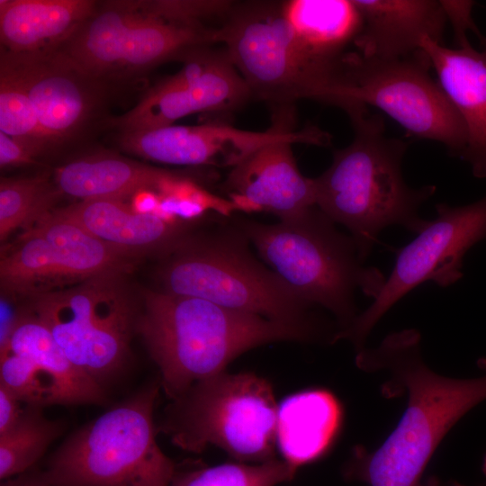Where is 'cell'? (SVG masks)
Segmentation results:
<instances>
[{"instance_id": "1", "label": "cell", "mask_w": 486, "mask_h": 486, "mask_svg": "<svg viewBox=\"0 0 486 486\" xmlns=\"http://www.w3.org/2000/svg\"><path fill=\"white\" fill-rule=\"evenodd\" d=\"M421 337L408 328L392 332L376 347L358 351L357 366L386 373L382 394L407 393L406 409L396 428L373 453L357 452L356 474L370 486H418L444 436L468 411L486 400V357L478 377L456 379L430 369L422 358Z\"/></svg>"}, {"instance_id": "2", "label": "cell", "mask_w": 486, "mask_h": 486, "mask_svg": "<svg viewBox=\"0 0 486 486\" xmlns=\"http://www.w3.org/2000/svg\"><path fill=\"white\" fill-rule=\"evenodd\" d=\"M320 331L317 325L281 322L161 290L144 292L136 324L172 400L195 382L224 372L249 349L275 341L310 340Z\"/></svg>"}, {"instance_id": "3", "label": "cell", "mask_w": 486, "mask_h": 486, "mask_svg": "<svg viewBox=\"0 0 486 486\" xmlns=\"http://www.w3.org/2000/svg\"><path fill=\"white\" fill-rule=\"evenodd\" d=\"M345 112L354 139L335 150L330 166L314 178L316 206L349 230L364 263L383 229L398 225L416 234L422 230L428 220L419 216L418 209L436 186L406 184L401 163L409 143L387 137L379 114L364 106Z\"/></svg>"}, {"instance_id": "4", "label": "cell", "mask_w": 486, "mask_h": 486, "mask_svg": "<svg viewBox=\"0 0 486 486\" xmlns=\"http://www.w3.org/2000/svg\"><path fill=\"white\" fill-rule=\"evenodd\" d=\"M334 224L315 207L272 225L240 221L238 229L302 300L310 306L321 305L336 316L340 331L358 315L355 291L360 289L374 300L386 278L378 268L364 266L352 237Z\"/></svg>"}, {"instance_id": "5", "label": "cell", "mask_w": 486, "mask_h": 486, "mask_svg": "<svg viewBox=\"0 0 486 486\" xmlns=\"http://www.w3.org/2000/svg\"><path fill=\"white\" fill-rule=\"evenodd\" d=\"M158 382L72 433L42 472L51 486H170L175 463L160 449L153 421Z\"/></svg>"}, {"instance_id": "6", "label": "cell", "mask_w": 486, "mask_h": 486, "mask_svg": "<svg viewBox=\"0 0 486 486\" xmlns=\"http://www.w3.org/2000/svg\"><path fill=\"white\" fill-rule=\"evenodd\" d=\"M248 241L239 229L182 238L158 272L161 291L281 322L317 325L306 313L310 305L256 260Z\"/></svg>"}, {"instance_id": "7", "label": "cell", "mask_w": 486, "mask_h": 486, "mask_svg": "<svg viewBox=\"0 0 486 486\" xmlns=\"http://www.w3.org/2000/svg\"><path fill=\"white\" fill-rule=\"evenodd\" d=\"M420 51L405 58L365 57L347 52L321 102L342 110L368 105L387 113L408 135L442 143L461 158L466 146L464 123Z\"/></svg>"}, {"instance_id": "8", "label": "cell", "mask_w": 486, "mask_h": 486, "mask_svg": "<svg viewBox=\"0 0 486 486\" xmlns=\"http://www.w3.org/2000/svg\"><path fill=\"white\" fill-rule=\"evenodd\" d=\"M277 407L266 379L222 372L173 400L162 430L186 451L213 445L239 460L264 463L274 456Z\"/></svg>"}, {"instance_id": "9", "label": "cell", "mask_w": 486, "mask_h": 486, "mask_svg": "<svg viewBox=\"0 0 486 486\" xmlns=\"http://www.w3.org/2000/svg\"><path fill=\"white\" fill-rule=\"evenodd\" d=\"M215 43L218 28L169 21L148 1H104L58 50L108 86Z\"/></svg>"}, {"instance_id": "10", "label": "cell", "mask_w": 486, "mask_h": 486, "mask_svg": "<svg viewBox=\"0 0 486 486\" xmlns=\"http://www.w3.org/2000/svg\"><path fill=\"white\" fill-rule=\"evenodd\" d=\"M218 31L219 43L252 97L274 109L292 106L299 99L319 101L342 64L314 57L295 35L282 4H235Z\"/></svg>"}, {"instance_id": "11", "label": "cell", "mask_w": 486, "mask_h": 486, "mask_svg": "<svg viewBox=\"0 0 486 486\" xmlns=\"http://www.w3.org/2000/svg\"><path fill=\"white\" fill-rule=\"evenodd\" d=\"M120 275L38 295L28 306L68 359L103 386L125 365L139 315Z\"/></svg>"}, {"instance_id": "12", "label": "cell", "mask_w": 486, "mask_h": 486, "mask_svg": "<svg viewBox=\"0 0 486 486\" xmlns=\"http://www.w3.org/2000/svg\"><path fill=\"white\" fill-rule=\"evenodd\" d=\"M130 267L128 257L53 210L2 249L0 284L4 295L30 300Z\"/></svg>"}, {"instance_id": "13", "label": "cell", "mask_w": 486, "mask_h": 486, "mask_svg": "<svg viewBox=\"0 0 486 486\" xmlns=\"http://www.w3.org/2000/svg\"><path fill=\"white\" fill-rule=\"evenodd\" d=\"M436 217L398 252L394 267L374 302L333 342L349 340L358 352L381 318L405 294L427 281L442 287L463 276V258L476 243L486 239V196L464 206L438 203Z\"/></svg>"}, {"instance_id": "14", "label": "cell", "mask_w": 486, "mask_h": 486, "mask_svg": "<svg viewBox=\"0 0 486 486\" xmlns=\"http://www.w3.org/2000/svg\"><path fill=\"white\" fill-rule=\"evenodd\" d=\"M1 55L18 71L50 150L75 140L97 116L108 86L58 50L35 54L1 50Z\"/></svg>"}, {"instance_id": "15", "label": "cell", "mask_w": 486, "mask_h": 486, "mask_svg": "<svg viewBox=\"0 0 486 486\" xmlns=\"http://www.w3.org/2000/svg\"><path fill=\"white\" fill-rule=\"evenodd\" d=\"M293 112V107L276 109L272 126L265 131L222 123L169 125L122 132L120 144L125 151L154 162L232 168L260 148L295 131Z\"/></svg>"}, {"instance_id": "16", "label": "cell", "mask_w": 486, "mask_h": 486, "mask_svg": "<svg viewBox=\"0 0 486 486\" xmlns=\"http://www.w3.org/2000/svg\"><path fill=\"white\" fill-rule=\"evenodd\" d=\"M328 132L310 125L260 148L233 166L224 184L237 208L266 211L281 220L300 217L316 206L314 178L298 169L292 146L328 147Z\"/></svg>"}, {"instance_id": "17", "label": "cell", "mask_w": 486, "mask_h": 486, "mask_svg": "<svg viewBox=\"0 0 486 486\" xmlns=\"http://www.w3.org/2000/svg\"><path fill=\"white\" fill-rule=\"evenodd\" d=\"M456 48H447L426 37L420 43L434 68L438 84L460 114L466 130V146L461 157L474 176L486 177V45L473 49L466 31H475L471 10L460 7L448 17Z\"/></svg>"}, {"instance_id": "18", "label": "cell", "mask_w": 486, "mask_h": 486, "mask_svg": "<svg viewBox=\"0 0 486 486\" xmlns=\"http://www.w3.org/2000/svg\"><path fill=\"white\" fill-rule=\"evenodd\" d=\"M252 98L247 83L222 50L199 79L171 89L154 86L111 124L122 132L161 128L195 112H231Z\"/></svg>"}, {"instance_id": "19", "label": "cell", "mask_w": 486, "mask_h": 486, "mask_svg": "<svg viewBox=\"0 0 486 486\" xmlns=\"http://www.w3.org/2000/svg\"><path fill=\"white\" fill-rule=\"evenodd\" d=\"M4 350L28 360L43 406L104 402V386L68 359L48 328L28 308L0 352Z\"/></svg>"}, {"instance_id": "20", "label": "cell", "mask_w": 486, "mask_h": 486, "mask_svg": "<svg viewBox=\"0 0 486 486\" xmlns=\"http://www.w3.org/2000/svg\"><path fill=\"white\" fill-rule=\"evenodd\" d=\"M363 18L362 31L355 41L365 57L400 58L422 49L426 37L442 43L448 21L441 1L354 0Z\"/></svg>"}, {"instance_id": "21", "label": "cell", "mask_w": 486, "mask_h": 486, "mask_svg": "<svg viewBox=\"0 0 486 486\" xmlns=\"http://www.w3.org/2000/svg\"><path fill=\"white\" fill-rule=\"evenodd\" d=\"M54 212L126 257L168 251L184 238L176 219L136 211L119 199L78 201Z\"/></svg>"}, {"instance_id": "22", "label": "cell", "mask_w": 486, "mask_h": 486, "mask_svg": "<svg viewBox=\"0 0 486 486\" xmlns=\"http://www.w3.org/2000/svg\"><path fill=\"white\" fill-rule=\"evenodd\" d=\"M92 0H0L1 50L14 54L53 51L87 20Z\"/></svg>"}, {"instance_id": "23", "label": "cell", "mask_w": 486, "mask_h": 486, "mask_svg": "<svg viewBox=\"0 0 486 486\" xmlns=\"http://www.w3.org/2000/svg\"><path fill=\"white\" fill-rule=\"evenodd\" d=\"M179 175L112 154H96L70 161L55 170L62 195L79 201L119 199L141 191L159 194Z\"/></svg>"}, {"instance_id": "24", "label": "cell", "mask_w": 486, "mask_h": 486, "mask_svg": "<svg viewBox=\"0 0 486 486\" xmlns=\"http://www.w3.org/2000/svg\"><path fill=\"white\" fill-rule=\"evenodd\" d=\"M342 408L328 390L293 393L278 404L276 445L284 461L297 469L324 454L339 430Z\"/></svg>"}, {"instance_id": "25", "label": "cell", "mask_w": 486, "mask_h": 486, "mask_svg": "<svg viewBox=\"0 0 486 486\" xmlns=\"http://www.w3.org/2000/svg\"><path fill=\"white\" fill-rule=\"evenodd\" d=\"M284 14L300 42L317 58L339 64L363 27L354 0H291Z\"/></svg>"}, {"instance_id": "26", "label": "cell", "mask_w": 486, "mask_h": 486, "mask_svg": "<svg viewBox=\"0 0 486 486\" xmlns=\"http://www.w3.org/2000/svg\"><path fill=\"white\" fill-rule=\"evenodd\" d=\"M41 409L26 404L13 428L0 435L1 481L26 472L63 433L66 423L48 418Z\"/></svg>"}, {"instance_id": "27", "label": "cell", "mask_w": 486, "mask_h": 486, "mask_svg": "<svg viewBox=\"0 0 486 486\" xmlns=\"http://www.w3.org/2000/svg\"><path fill=\"white\" fill-rule=\"evenodd\" d=\"M62 194L47 174L0 181V240L17 230L32 228Z\"/></svg>"}, {"instance_id": "28", "label": "cell", "mask_w": 486, "mask_h": 486, "mask_svg": "<svg viewBox=\"0 0 486 486\" xmlns=\"http://www.w3.org/2000/svg\"><path fill=\"white\" fill-rule=\"evenodd\" d=\"M0 131L23 141L40 155L50 150L35 108L13 64L0 55Z\"/></svg>"}, {"instance_id": "29", "label": "cell", "mask_w": 486, "mask_h": 486, "mask_svg": "<svg viewBox=\"0 0 486 486\" xmlns=\"http://www.w3.org/2000/svg\"><path fill=\"white\" fill-rule=\"evenodd\" d=\"M285 461L257 464H223L175 475L170 486H275L295 473Z\"/></svg>"}, {"instance_id": "30", "label": "cell", "mask_w": 486, "mask_h": 486, "mask_svg": "<svg viewBox=\"0 0 486 486\" xmlns=\"http://www.w3.org/2000/svg\"><path fill=\"white\" fill-rule=\"evenodd\" d=\"M150 7L162 17L181 24L210 27L205 22L212 18H226L234 2L222 0L148 1Z\"/></svg>"}, {"instance_id": "31", "label": "cell", "mask_w": 486, "mask_h": 486, "mask_svg": "<svg viewBox=\"0 0 486 486\" xmlns=\"http://www.w3.org/2000/svg\"><path fill=\"white\" fill-rule=\"evenodd\" d=\"M40 156L32 146L0 131L1 169L34 165Z\"/></svg>"}, {"instance_id": "32", "label": "cell", "mask_w": 486, "mask_h": 486, "mask_svg": "<svg viewBox=\"0 0 486 486\" xmlns=\"http://www.w3.org/2000/svg\"><path fill=\"white\" fill-rule=\"evenodd\" d=\"M22 401L0 384V435L7 432L17 422L23 409Z\"/></svg>"}, {"instance_id": "33", "label": "cell", "mask_w": 486, "mask_h": 486, "mask_svg": "<svg viewBox=\"0 0 486 486\" xmlns=\"http://www.w3.org/2000/svg\"><path fill=\"white\" fill-rule=\"evenodd\" d=\"M4 295V294H2ZM14 299L4 295L0 302V349L7 343L22 310L12 305Z\"/></svg>"}, {"instance_id": "34", "label": "cell", "mask_w": 486, "mask_h": 486, "mask_svg": "<svg viewBox=\"0 0 486 486\" xmlns=\"http://www.w3.org/2000/svg\"><path fill=\"white\" fill-rule=\"evenodd\" d=\"M0 486H51L48 480L40 472H24L20 475L2 481Z\"/></svg>"}, {"instance_id": "35", "label": "cell", "mask_w": 486, "mask_h": 486, "mask_svg": "<svg viewBox=\"0 0 486 486\" xmlns=\"http://www.w3.org/2000/svg\"><path fill=\"white\" fill-rule=\"evenodd\" d=\"M418 486H464V484L454 481H444L436 476H430L425 482H419Z\"/></svg>"}, {"instance_id": "36", "label": "cell", "mask_w": 486, "mask_h": 486, "mask_svg": "<svg viewBox=\"0 0 486 486\" xmlns=\"http://www.w3.org/2000/svg\"><path fill=\"white\" fill-rule=\"evenodd\" d=\"M482 472H483V474H484V476L486 478V455L484 457L483 464H482ZM481 486H486V481Z\"/></svg>"}]
</instances>
